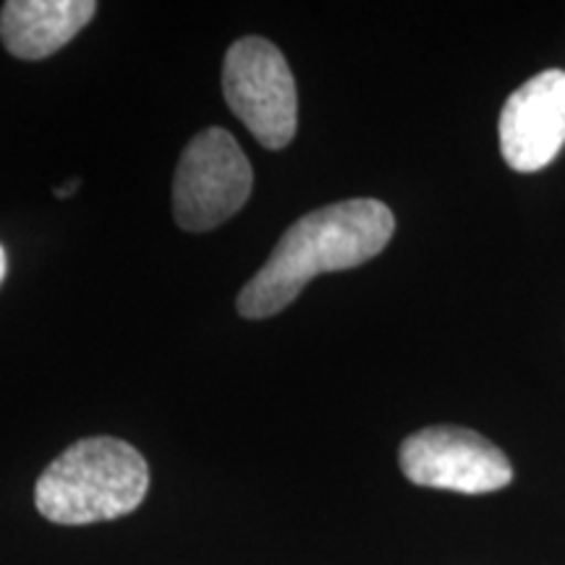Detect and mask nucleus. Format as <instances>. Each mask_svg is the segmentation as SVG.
<instances>
[{
    "label": "nucleus",
    "instance_id": "obj_7",
    "mask_svg": "<svg viewBox=\"0 0 565 565\" xmlns=\"http://www.w3.org/2000/svg\"><path fill=\"white\" fill-rule=\"evenodd\" d=\"M95 13L92 0H9L0 9V42L13 58L42 61L68 45Z\"/></svg>",
    "mask_w": 565,
    "mask_h": 565
},
{
    "label": "nucleus",
    "instance_id": "obj_2",
    "mask_svg": "<svg viewBox=\"0 0 565 565\" xmlns=\"http://www.w3.org/2000/svg\"><path fill=\"white\" fill-rule=\"evenodd\" d=\"M150 490V469L118 437H84L42 471L34 503L47 521L84 526L137 511Z\"/></svg>",
    "mask_w": 565,
    "mask_h": 565
},
{
    "label": "nucleus",
    "instance_id": "obj_1",
    "mask_svg": "<svg viewBox=\"0 0 565 565\" xmlns=\"http://www.w3.org/2000/svg\"><path fill=\"white\" fill-rule=\"evenodd\" d=\"M395 217L380 200H343L296 221L236 299L238 315L265 320L291 307L322 273L370 263L393 238Z\"/></svg>",
    "mask_w": 565,
    "mask_h": 565
},
{
    "label": "nucleus",
    "instance_id": "obj_8",
    "mask_svg": "<svg viewBox=\"0 0 565 565\" xmlns=\"http://www.w3.org/2000/svg\"><path fill=\"white\" fill-rule=\"evenodd\" d=\"M76 189H79V179L68 181V183H66V186H58V189H55V194H58V196H61V200H66V196H71V194H74V192H76Z\"/></svg>",
    "mask_w": 565,
    "mask_h": 565
},
{
    "label": "nucleus",
    "instance_id": "obj_9",
    "mask_svg": "<svg viewBox=\"0 0 565 565\" xmlns=\"http://www.w3.org/2000/svg\"><path fill=\"white\" fill-rule=\"evenodd\" d=\"M6 273H9V257H6V249L0 246V286H3Z\"/></svg>",
    "mask_w": 565,
    "mask_h": 565
},
{
    "label": "nucleus",
    "instance_id": "obj_6",
    "mask_svg": "<svg viewBox=\"0 0 565 565\" xmlns=\"http://www.w3.org/2000/svg\"><path fill=\"white\" fill-rule=\"evenodd\" d=\"M500 152L519 173L547 168L565 147V71L534 74L500 113Z\"/></svg>",
    "mask_w": 565,
    "mask_h": 565
},
{
    "label": "nucleus",
    "instance_id": "obj_4",
    "mask_svg": "<svg viewBox=\"0 0 565 565\" xmlns=\"http://www.w3.org/2000/svg\"><path fill=\"white\" fill-rule=\"evenodd\" d=\"M252 183V166L238 141L215 126L200 131L175 166V223L194 233L217 228L244 207Z\"/></svg>",
    "mask_w": 565,
    "mask_h": 565
},
{
    "label": "nucleus",
    "instance_id": "obj_3",
    "mask_svg": "<svg viewBox=\"0 0 565 565\" xmlns=\"http://www.w3.org/2000/svg\"><path fill=\"white\" fill-rule=\"evenodd\" d=\"M223 95L265 150L291 145L299 126V97L286 55L270 40L233 42L223 61Z\"/></svg>",
    "mask_w": 565,
    "mask_h": 565
},
{
    "label": "nucleus",
    "instance_id": "obj_5",
    "mask_svg": "<svg viewBox=\"0 0 565 565\" xmlns=\"http://www.w3.org/2000/svg\"><path fill=\"white\" fill-rule=\"evenodd\" d=\"M401 471L408 482L461 494L498 492L513 482L503 450L475 429L440 424L401 443Z\"/></svg>",
    "mask_w": 565,
    "mask_h": 565
}]
</instances>
